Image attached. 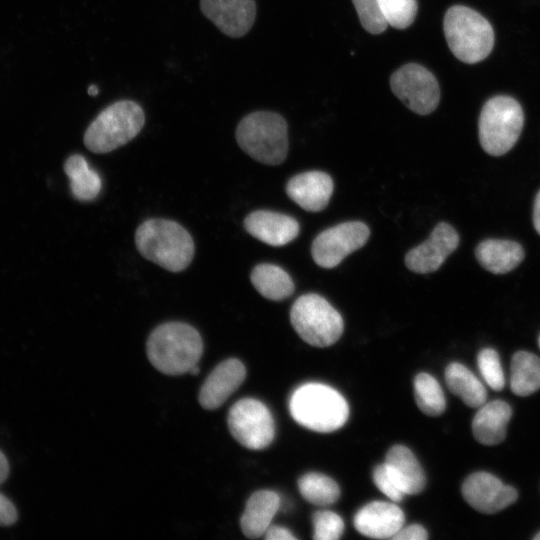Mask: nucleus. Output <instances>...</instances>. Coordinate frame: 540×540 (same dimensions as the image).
I'll use <instances>...</instances> for the list:
<instances>
[{"label":"nucleus","mask_w":540,"mask_h":540,"mask_svg":"<svg viewBox=\"0 0 540 540\" xmlns=\"http://www.w3.org/2000/svg\"><path fill=\"white\" fill-rule=\"evenodd\" d=\"M146 347L151 364L161 373L173 376L189 373L203 353L199 332L183 322H167L156 327Z\"/></svg>","instance_id":"f257e3e1"},{"label":"nucleus","mask_w":540,"mask_h":540,"mask_svg":"<svg viewBox=\"0 0 540 540\" xmlns=\"http://www.w3.org/2000/svg\"><path fill=\"white\" fill-rule=\"evenodd\" d=\"M135 244L144 258L171 272L187 268L195 251L188 231L167 219H149L140 224L135 232Z\"/></svg>","instance_id":"f03ea898"},{"label":"nucleus","mask_w":540,"mask_h":540,"mask_svg":"<svg viewBox=\"0 0 540 540\" xmlns=\"http://www.w3.org/2000/svg\"><path fill=\"white\" fill-rule=\"evenodd\" d=\"M289 411L298 424L321 433L341 428L349 416L345 398L321 383H306L295 389L289 399Z\"/></svg>","instance_id":"7ed1b4c3"},{"label":"nucleus","mask_w":540,"mask_h":540,"mask_svg":"<svg viewBox=\"0 0 540 540\" xmlns=\"http://www.w3.org/2000/svg\"><path fill=\"white\" fill-rule=\"evenodd\" d=\"M240 148L254 160L279 165L288 153V128L284 118L270 111L252 112L236 128Z\"/></svg>","instance_id":"20e7f679"},{"label":"nucleus","mask_w":540,"mask_h":540,"mask_svg":"<svg viewBox=\"0 0 540 540\" xmlns=\"http://www.w3.org/2000/svg\"><path fill=\"white\" fill-rule=\"evenodd\" d=\"M443 29L451 52L462 62H480L493 48L492 26L481 14L469 7H450L444 17Z\"/></svg>","instance_id":"39448f33"},{"label":"nucleus","mask_w":540,"mask_h":540,"mask_svg":"<svg viewBox=\"0 0 540 540\" xmlns=\"http://www.w3.org/2000/svg\"><path fill=\"white\" fill-rule=\"evenodd\" d=\"M145 123L139 104L131 100L117 101L90 123L84 134V144L93 153L111 152L135 138Z\"/></svg>","instance_id":"423d86ee"},{"label":"nucleus","mask_w":540,"mask_h":540,"mask_svg":"<svg viewBox=\"0 0 540 540\" xmlns=\"http://www.w3.org/2000/svg\"><path fill=\"white\" fill-rule=\"evenodd\" d=\"M524 115L520 104L509 96L489 99L479 118V140L485 152L500 156L517 142L523 128Z\"/></svg>","instance_id":"0eeeda50"},{"label":"nucleus","mask_w":540,"mask_h":540,"mask_svg":"<svg viewBox=\"0 0 540 540\" xmlns=\"http://www.w3.org/2000/svg\"><path fill=\"white\" fill-rule=\"evenodd\" d=\"M290 321L297 334L308 344L327 347L342 335L343 318L322 296L314 293L297 298L290 310Z\"/></svg>","instance_id":"6e6552de"},{"label":"nucleus","mask_w":540,"mask_h":540,"mask_svg":"<svg viewBox=\"0 0 540 540\" xmlns=\"http://www.w3.org/2000/svg\"><path fill=\"white\" fill-rule=\"evenodd\" d=\"M227 423L234 439L248 449H264L274 439L273 416L257 399L243 398L233 404L228 413Z\"/></svg>","instance_id":"1a4fd4ad"},{"label":"nucleus","mask_w":540,"mask_h":540,"mask_svg":"<svg viewBox=\"0 0 540 540\" xmlns=\"http://www.w3.org/2000/svg\"><path fill=\"white\" fill-rule=\"evenodd\" d=\"M393 93L413 112L426 115L434 111L440 100L435 76L425 67L408 63L390 78Z\"/></svg>","instance_id":"9d476101"},{"label":"nucleus","mask_w":540,"mask_h":540,"mask_svg":"<svg viewBox=\"0 0 540 540\" xmlns=\"http://www.w3.org/2000/svg\"><path fill=\"white\" fill-rule=\"evenodd\" d=\"M370 236L368 226L360 221L343 222L316 236L311 246L314 262L322 268H334L365 245Z\"/></svg>","instance_id":"9b49d317"},{"label":"nucleus","mask_w":540,"mask_h":540,"mask_svg":"<svg viewBox=\"0 0 540 540\" xmlns=\"http://www.w3.org/2000/svg\"><path fill=\"white\" fill-rule=\"evenodd\" d=\"M462 495L465 501L475 510L493 514L514 503L517 491L504 485L488 472H475L469 475L462 484Z\"/></svg>","instance_id":"f8f14e48"},{"label":"nucleus","mask_w":540,"mask_h":540,"mask_svg":"<svg viewBox=\"0 0 540 540\" xmlns=\"http://www.w3.org/2000/svg\"><path fill=\"white\" fill-rule=\"evenodd\" d=\"M459 245V235L448 223H438L429 238L411 249L405 256L409 270L419 274L431 273L440 268L446 258Z\"/></svg>","instance_id":"ddd939ff"},{"label":"nucleus","mask_w":540,"mask_h":540,"mask_svg":"<svg viewBox=\"0 0 540 540\" xmlns=\"http://www.w3.org/2000/svg\"><path fill=\"white\" fill-rule=\"evenodd\" d=\"M200 9L221 32L233 38L244 36L256 16L254 0H200Z\"/></svg>","instance_id":"4468645a"},{"label":"nucleus","mask_w":540,"mask_h":540,"mask_svg":"<svg viewBox=\"0 0 540 540\" xmlns=\"http://www.w3.org/2000/svg\"><path fill=\"white\" fill-rule=\"evenodd\" d=\"M244 364L235 358L219 363L209 374L199 392V403L206 410L219 408L243 383Z\"/></svg>","instance_id":"2eb2a0df"},{"label":"nucleus","mask_w":540,"mask_h":540,"mask_svg":"<svg viewBox=\"0 0 540 540\" xmlns=\"http://www.w3.org/2000/svg\"><path fill=\"white\" fill-rule=\"evenodd\" d=\"M244 228L254 238L276 247L290 243L300 231L299 223L293 217L269 210L248 214Z\"/></svg>","instance_id":"dca6fc26"},{"label":"nucleus","mask_w":540,"mask_h":540,"mask_svg":"<svg viewBox=\"0 0 540 540\" xmlns=\"http://www.w3.org/2000/svg\"><path fill=\"white\" fill-rule=\"evenodd\" d=\"M404 513L394 503L374 501L362 507L354 516L356 530L370 538L388 539L404 526Z\"/></svg>","instance_id":"f3484780"},{"label":"nucleus","mask_w":540,"mask_h":540,"mask_svg":"<svg viewBox=\"0 0 540 540\" xmlns=\"http://www.w3.org/2000/svg\"><path fill=\"white\" fill-rule=\"evenodd\" d=\"M333 187L327 173L308 171L293 176L286 185V193L302 209L319 212L328 205Z\"/></svg>","instance_id":"a211bd4d"},{"label":"nucleus","mask_w":540,"mask_h":540,"mask_svg":"<svg viewBox=\"0 0 540 540\" xmlns=\"http://www.w3.org/2000/svg\"><path fill=\"white\" fill-rule=\"evenodd\" d=\"M512 410L508 403L494 400L479 407L472 421L474 438L483 445H496L506 437Z\"/></svg>","instance_id":"6ab92c4d"},{"label":"nucleus","mask_w":540,"mask_h":540,"mask_svg":"<svg viewBox=\"0 0 540 540\" xmlns=\"http://www.w3.org/2000/svg\"><path fill=\"white\" fill-rule=\"evenodd\" d=\"M280 507L279 495L271 490L254 492L247 500L240 519L243 534L251 539L264 535Z\"/></svg>","instance_id":"aec40b11"},{"label":"nucleus","mask_w":540,"mask_h":540,"mask_svg":"<svg viewBox=\"0 0 540 540\" xmlns=\"http://www.w3.org/2000/svg\"><path fill=\"white\" fill-rule=\"evenodd\" d=\"M384 463L405 495L422 492L426 485L425 474L409 448L403 445L393 446L388 451Z\"/></svg>","instance_id":"412c9836"},{"label":"nucleus","mask_w":540,"mask_h":540,"mask_svg":"<svg viewBox=\"0 0 540 540\" xmlns=\"http://www.w3.org/2000/svg\"><path fill=\"white\" fill-rule=\"evenodd\" d=\"M475 254L481 266L494 274L510 272L524 258V250L519 243L501 239H488L481 242Z\"/></svg>","instance_id":"4be33fe9"},{"label":"nucleus","mask_w":540,"mask_h":540,"mask_svg":"<svg viewBox=\"0 0 540 540\" xmlns=\"http://www.w3.org/2000/svg\"><path fill=\"white\" fill-rule=\"evenodd\" d=\"M445 381L449 390L467 406L479 408L487 398L481 381L463 364L450 363L445 370Z\"/></svg>","instance_id":"5701e85b"},{"label":"nucleus","mask_w":540,"mask_h":540,"mask_svg":"<svg viewBox=\"0 0 540 540\" xmlns=\"http://www.w3.org/2000/svg\"><path fill=\"white\" fill-rule=\"evenodd\" d=\"M250 279L263 297L274 301L290 297L295 289L290 275L281 267L270 263L256 265Z\"/></svg>","instance_id":"b1692460"},{"label":"nucleus","mask_w":540,"mask_h":540,"mask_svg":"<svg viewBox=\"0 0 540 540\" xmlns=\"http://www.w3.org/2000/svg\"><path fill=\"white\" fill-rule=\"evenodd\" d=\"M64 171L70 180V189L75 199L91 201L99 195L102 180L82 155L74 154L68 157L64 163Z\"/></svg>","instance_id":"393cba45"},{"label":"nucleus","mask_w":540,"mask_h":540,"mask_svg":"<svg viewBox=\"0 0 540 540\" xmlns=\"http://www.w3.org/2000/svg\"><path fill=\"white\" fill-rule=\"evenodd\" d=\"M510 387L518 396L540 389V358L527 351L516 352L511 360Z\"/></svg>","instance_id":"a878e982"},{"label":"nucleus","mask_w":540,"mask_h":540,"mask_svg":"<svg viewBox=\"0 0 540 540\" xmlns=\"http://www.w3.org/2000/svg\"><path fill=\"white\" fill-rule=\"evenodd\" d=\"M298 488L305 500L318 506L331 505L340 496L336 481L316 472L303 475L298 480Z\"/></svg>","instance_id":"bb28decb"},{"label":"nucleus","mask_w":540,"mask_h":540,"mask_svg":"<svg viewBox=\"0 0 540 540\" xmlns=\"http://www.w3.org/2000/svg\"><path fill=\"white\" fill-rule=\"evenodd\" d=\"M414 395L418 408L428 416L441 415L446 407L439 382L430 374L419 373L414 379Z\"/></svg>","instance_id":"cd10ccee"},{"label":"nucleus","mask_w":540,"mask_h":540,"mask_svg":"<svg viewBox=\"0 0 540 540\" xmlns=\"http://www.w3.org/2000/svg\"><path fill=\"white\" fill-rule=\"evenodd\" d=\"M379 3L388 25L405 29L414 22L417 0H379Z\"/></svg>","instance_id":"c85d7f7f"},{"label":"nucleus","mask_w":540,"mask_h":540,"mask_svg":"<svg viewBox=\"0 0 540 540\" xmlns=\"http://www.w3.org/2000/svg\"><path fill=\"white\" fill-rule=\"evenodd\" d=\"M479 370L485 382L495 391L504 388L505 377L498 353L492 348L482 349L477 356Z\"/></svg>","instance_id":"c756f323"},{"label":"nucleus","mask_w":540,"mask_h":540,"mask_svg":"<svg viewBox=\"0 0 540 540\" xmlns=\"http://www.w3.org/2000/svg\"><path fill=\"white\" fill-rule=\"evenodd\" d=\"M362 27L371 34H380L388 26L379 0H352Z\"/></svg>","instance_id":"7c9ffc66"},{"label":"nucleus","mask_w":540,"mask_h":540,"mask_svg":"<svg viewBox=\"0 0 540 540\" xmlns=\"http://www.w3.org/2000/svg\"><path fill=\"white\" fill-rule=\"evenodd\" d=\"M313 538L315 540H337L344 531L342 518L329 510H319L313 514Z\"/></svg>","instance_id":"2f4dec72"},{"label":"nucleus","mask_w":540,"mask_h":540,"mask_svg":"<svg viewBox=\"0 0 540 540\" xmlns=\"http://www.w3.org/2000/svg\"><path fill=\"white\" fill-rule=\"evenodd\" d=\"M373 480L377 488L392 501L399 502L405 496L385 463L375 467Z\"/></svg>","instance_id":"473e14b6"},{"label":"nucleus","mask_w":540,"mask_h":540,"mask_svg":"<svg viewBox=\"0 0 540 540\" xmlns=\"http://www.w3.org/2000/svg\"><path fill=\"white\" fill-rule=\"evenodd\" d=\"M427 538V531L418 524L403 526L393 537L395 540H425Z\"/></svg>","instance_id":"72a5a7b5"},{"label":"nucleus","mask_w":540,"mask_h":540,"mask_svg":"<svg viewBox=\"0 0 540 540\" xmlns=\"http://www.w3.org/2000/svg\"><path fill=\"white\" fill-rule=\"evenodd\" d=\"M17 520V511L13 503L0 493V526L12 525Z\"/></svg>","instance_id":"f704fd0d"},{"label":"nucleus","mask_w":540,"mask_h":540,"mask_svg":"<svg viewBox=\"0 0 540 540\" xmlns=\"http://www.w3.org/2000/svg\"><path fill=\"white\" fill-rule=\"evenodd\" d=\"M267 540H295L296 537L286 528L280 526H269L264 534Z\"/></svg>","instance_id":"c9c22d12"},{"label":"nucleus","mask_w":540,"mask_h":540,"mask_svg":"<svg viewBox=\"0 0 540 540\" xmlns=\"http://www.w3.org/2000/svg\"><path fill=\"white\" fill-rule=\"evenodd\" d=\"M533 223L536 231L540 234V191L538 192L534 202Z\"/></svg>","instance_id":"e433bc0d"},{"label":"nucleus","mask_w":540,"mask_h":540,"mask_svg":"<svg viewBox=\"0 0 540 540\" xmlns=\"http://www.w3.org/2000/svg\"><path fill=\"white\" fill-rule=\"evenodd\" d=\"M9 474V464L5 455L0 451V484H2Z\"/></svg>","instance_id":"4c0bfd02"},{"label":"nucleus","mask_w":540,"mask_h":540,"mask_svg":"<svg viewBox=\"0 0 540 540\" xmlns=\"http://www.w3.org/2000/svg\"><path fill=\"white\" fill-rule=\"evenodd\" d=\"M99 90L98 87L94 84L90 85L88 88V94L90 96H96L98 94Z\"/></svg>","instance_id":"58836bf2"},{"label":"nucleus","mask_w":540,"mask_h":540,"mask_svg":"<svg viewBox=\"0 0 540 540\" xmlns=\"http://www.w3.org/2000/svg\"><path fill=\"white\" fill-rule=\"evenodd\" d=\"M189 373L192 374V375H197L199 373V368L197 367V365L193 366L190 369Z\"/></svg>","instance_id":"ea45409f"},{"label":"nucleus","mask_w":540,"mask_h":540,"mask_svg":"<svg viewBox=\"0 0 540 540\" xmlns=\"http://www.w3.org/2000/svg\"><path fill=\"white\" fill-rule=\"evenodd\" d=\"M534 539H535V540H540V532H538V533L534 536Z\"/></svg>","instance_id":"a19ab883"},{"label":"nucleus","mask_w":540,"mask_h":540,"mask_svg":"<svg viewBox=\"0 0 540 540\" xmlns=\"http://www.w3.org/2000/svg\"><path fill=\"white\" fill-rule=\"evenodd\" d=\"M538 344H539V347H540V336H539V339H538Z\"/></svg>","instance_id":"79ce46f5"}]
</instances>
